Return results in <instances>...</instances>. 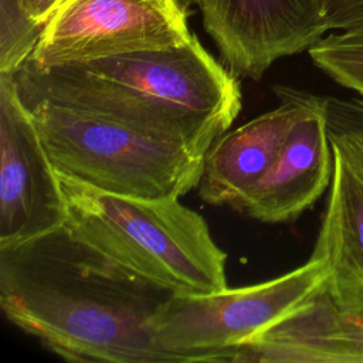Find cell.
<instances>
[{
    "label": "cell",
    "mask_w": 363,
    "mask_h": 363,
    "mask_svg": "<svg viewBox=\"0 0 363 363\" xmlns=\"http://www.w3.org/2000/svg\"><path fill=\"white\" fill-rule=\"evenodd\" d=\"M176 3H177V6L189 16L190 9H191L193 6H197V4H199V0H176Z\"/></svg>",
    "instance_id": "18"
},
{
    "label": "cell",
    "mask_w": 363,
    "mask_h": 363,
    "mask_svg": "<svg viewBox=\"0 0 363 363\" xmlns=\"http://www.w3.org/2000/svg\"><path fill=\"white\" fill-rule=\"evenodd\" d=\"M203 26L237 78L261 79L279 58L329 31L323 0H199Z\"/></svg>",
    "instance_id": "7"
},
{
    "label": "cell",
    "mask_w": 363,
    "mask_h": 363,
    "mask_svg": "<svg viewBox=\"0 0 363 363\" xmlns=\"http://www.w3.org/2000/svg\"><path fill=\"white\" fill-rule=\"evenodd\" d=\"M326 267L311 258L277 278L207 294H172L152 318L156 343L177 363L217 356L262 332L325 288Z\"/></svg>",
    "instance_id": "4"
},
{
    "label": "cell",
    "mask_w": 363,
    "mask_h": 363,
    "mask_svg": "<svg viewBox=\"0 0 363 363\" xmlns=\"http://www.w3.org/2000/svg\"><path fill=\"white\" fill-rule=\"evenodd\" d=\"M23 101H48L65 108L111 116L180 139L203 152L228 126L174 104L150 98L82 65L40 68L27 61L13 74Z\"/></svg>",
    "instance_id": "8"
},
{
    "label": "cell",
    "mask_w": 363,
    "mask_h": 363,
    "mask_svg": "<svg viewBox=\"0 0 363 363\" xmlns=\"http://www.w3.org/2000/svg\"><path fill=\"white\" fill-rule=\"evenodd\" d=\"M329 30L363 33V0H323Z\"/></svg>",
    "instance_id": "16"
},
{
    "label": "cell",
    "mask_w": 363,
    "mask_h": 363,
    "mask_svg": "<svg viewBox=\"0 0 363 363\" xmlns=\"http://www.w3.org/2000/svg\"><path fill=\"white\" fill-rule=\"evenodd\" d=\"M82 65L142 94L217 119L225 126L241 111L238 78L191 34L179 45L130 52Z\"/></svg>",
    "instance_id": "9"
},
{
    "label": "cell",
    "mask_w": 363,
    "mask_h": 363,
    "mask_svg": "<svg viewBox=\"0 0 363 363\" xmlns=\"http://www.w3.org/2000/svg\"><path fill=\"white\" fill-rule=\"evenodd\" d=\"M58 174L129 197L180 199L206 152L166 133L48 101H24Z\"/></svg>",
    "instance_id": "3"
},
{
    "label": "cell",
    "mask_w": 363,
    "mask_h": 363,
    "mask_svg": "<svg viewBox=\"0 0 363 363\" xmlns=\"http://www.w3.org/2000/svg\"><path fill=\"white\" fill-rule=\"evenodd\" d=\"M172 292L121 268L65 225L0 251V306L17 328L71 362L177 363L152 318Z\"/></svg>",
    "instance_id": "1"
},
{
    "label": "cell",
    "mask_w": 363,
    "mask_h": 363,
    "mask_svg": "<svg viewBox=\"0 0 363 363\" xmlns=\"http://www.w3.org/2000/svg\"><path fill=\"white\" fill-rule=\"evenodd\" d=\"M65 0H0V4H7L21 13L24 18L38 27H44L47 20Z\"/></svg>",
    "instance_id": "17"
},
{
    "label": "cell",
    "mask_w": 363,
    "mask_h": 363,
    "mask_svg": "<svg viewBox=\"0 0 363 363\" xmlns=\"http://www.w3.org/2000/svg\"><path fill=\"white\" fill-rule=\"evenodd\" d=\"M333 150L322 95L311 94L303 115L291 129L275 162L234 204L262 223H288L311 208L329 189Z\"/></svg>",
    "instance_id": "10"
},
{
    "label": "cell",
    "mask_w": 363,
    "mask_h": 363,
    "mask_svg": "<svg viewBox=\"0 0 363 363\" xmlns=\"http://www.w3.org/2000/svg\"><path fill=\"white\" fill-rule=\"evenodd\" d=\"M193 33L176 0H65L44 24L30 62L88 64L174 47Z\"/></svg>",
    "instance_id": "5"
},
{
    "label": "cell",
    "mask_w": 363,
    "mask_h": 363,
    "mask_svg": "<svg viewBox=\"0 0 363 363\" xmlns=\"http://www.w3.org/2000/svg\"><path fill=\"white\" fill-rule=\"evenodd\" d=\"M65 228L121 268L172 294H207L227 286V254L207 221L179 199L106 193L58 174Z\"/></svg>",
    "instance_id": "2"
},
{
    "label": "cell",
    "mask_w": 363,
    "mask_h": 363,
    "mask_svg": "<svg viewBox=\"0 0 363 363\" xmlns=\"http://www.w3.org/2000/svg\"><path fill=\"white\" fill-rule=\"evenodd\" d=\"M332 150L333 173L311 258L326 267L325 292L332 302L363 318V176Z\"/></svg>",
    "instance_id": "12"
},
{
    "label": "cell",
    "mask_w": 363,
    "mask_h": 363,
    "mask_svg": "<svg viewBox=\"0 0 363 363\" xmlns=\"http://www.w3.org/2000/svg\"><path fill=\"white\" fill-rule=\"evenodd\" d=\"M322 101L332 149L363 176V98L322 95Z\"/></svg>",
    "instance_id": "14"
},
{
    "label": "cell",
    "mask_w": 363,
    "mask_h": 363,
    "mask_svg": "<svg viewBox=\"0 0 363 363\" xmlns=\"http://www.w3.org/2000/svg\"><path fill=\"white\" fill-rule=\"evenodd\" d=\"M308 54L332 81L363 98V33L329 34L315 43Z\"/></svg>",
    "instance_id": "13"
},
{
    "label": "cell",
    "mask_w": 363,
    "mask_h": 363,
    "mask_svg": "<svg viewBox=\"0 0 363 363\" xmlns=\"http://www.w3.org/2000/svg\"><path fill=\"white\" fill-rule=\"evenodd\" d=\"M335 337L340 363H363V318L342 312Z\"/></svg>",
    "instance_id": "15"
},
{
    "label": "cell",
    "mask_w": 363,
    "mask_h": 363,
    "mask_svg": "<svg viewBox=\"0 0 363 363\" xmlns=\"http://www.w3.org/2000/svg\"><path fill=\"white\" fill-rule=\"evenodd\" d=\"M60 176L13 74H0V251L62 228Z\"/></svg>",
    "instance_id": "6"
},
{
    "label": "cell",
    "mask_w": 363,
    "mask_h": 363,
    "mask_svg": "<svg viewBox=\"0 0 363 363\" xmlns=\"http://www.w3.org/2000/svg\"><path fill=\"white\" fill-rule=\"evenodd\" d=\"M279 105L231 132L220 135L207 149L199 180L201 200L230 206L244 196L275 162L291 129L308 106L309 92L274 85Z\"/></svg>",
    "instance_id": "11"
}]
</instances>
